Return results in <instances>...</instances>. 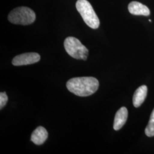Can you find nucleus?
Instances as JSON below:
<instances>
[{
  "label": "nucleus",
  "instance_id": "obj_3",
  "mask_svg": "<svg viewBox=\"0 0 154 154\" xmlns=\"http://www.w3.org/2000/svg\"><path fill=\"white\" fill-rule=\"evenodd\" d=\"M35 14L30 8L21 6L11 11L8 15V20L10 22L22 25L32 24L35 20Z\"/></svg>",
  "mask_w": 154,
  "mask_h": 154
},
{
  "label": "nucleus",
  "instance_id": "obj_4",
  "mask_svg": "<svg viewBox=\"0 0 154 154\" xmlns=\"http://www.w3.org/2000/svg\"><path fill=\"white\" fill-rule=\"evenodd\" d=\"M64 47L69 55L77 60L86 61L88 55V50L75 37H69L64 41Z\"/></svg>",
  "mask_w": 154,
  "mask_h": 154
},
{
  "label": "nucleus",
  "instance_id": "obj_5",
  "mask_svg": "<svg viewBox=\"0 0 154 154\" xmlns=\"http://www.w3.org/2000/svg\"><path fill=\"white\" fill-rule=\"evenodd\" d=\"M40 59V55L37 53H26L16 56L12 60V64L16 66L31 65L38 62Z\"/></svg>",
  "mask_w": 154,
  "mask_h": 154
},
{
  "label": "nucleus",
  "instance_id": "obj_2",
  "mask_svg": "<svg viewBox=\"0 0 154 154\" xmlns=\"http://www.w3.org/2000/svg\"><path fill=\"white\" fill-rule=\"evenodd\" d=\"M76 8L83 21L90 28L94 29L99 28V18L88 1L87 0H78L76 2Z\"/></svg>",
  "mask_w": 154,
  "mask_h": 154
},
{
  "label": "nucleus",
  "instance_id": "obj_6",
  "mask_svg": "<svg viewBox=\"0 0 154 154\" xmlns=\"http://www.w3.org/2000/svg\"><path fill=\"white\" fill-rule=\"evenodd\" d=\"M129 12L133 15L148 16L150 14V11L147 6L137 2L132 1L128 6Z\"/></svg>",
  "mask_w": 154,
  "mask_h": 154
},
{
  "label": "nucleus",
  "instance_id": "obj_7",
  "mask_svg": "<svg viewBox=\"0 0 154 154\" xmlns=\"http://www.w3.org/2000/svg\"><path fill=\"white\" fill-rule=\"evenodd\" d=\"M128 117V110L126 107H122L116 112L113 127L114 129L117 131L121 128L126 122Z\"/></svg>",
  "mask_w": 154,
  "mask_h": 154
},
{
  "label": "nucleus",
  "instance_id": "obj_9",
  "mask_svg": "<svg viewBox=\"0 0 154 154\" xmlns=\"http://www.w3.org/2000/svg\"><path fill=\"white\" fill-rule=\"evenodd\" d=\"M147 94V87L142 85L137 88L133 96V105L135 107H139L143 103Z\"/></svg>",
  "mask_w": 154,
  "mask_h": 154
},
{
  "label": "nucleus",
  "instance_id": "obj_10",
  "mask_svg": "<svg viewBox=\"0 0 154 154\" xmlns=\"http://www.w3.org/2000/svg\"><path fill=\"white\" fill-rule=\"evenodd\" d=\"M145 134L149 137L154 136V109L150 116L149 123L145 129Z\"/></svg>",
  "mask_w": 154,
  "mask_h": 154
},
{
  "label": "nucleus",
  "instance_id": "obj_1",
  "mask_svg": "<svg viewBox=\"0 0 154 154\" xmlns=\"http://www.w3.org/2000/svg\"><path fill=\"white\" fill-rule=\"evenodd\" d=\"M99 85L98 80L91 77L73 78L66 83V87L71 93L82 97L95 93Z\"/></svg>",
  "mask_w": 154,
  "mask_h": 154
},
{
  "label": "nucleus",
  "instance_id": "obj_11",
  "mask_svg": "<svg viewBox=\"0 0 154 154\" xmlns=\"http://www.w3.org/2000/svg\"><path fill=\"white\" fill-rule=\"evenodd\" d=\"M8 100V97L6 95L5 92L1 93H0V109H2L6 104L7 103V102Z\"/></svg>",
  "mask_w": 154,
  "mask_h": 154
},
{
  "label": "nucleus",
  "instance_id": "obj_8",
  "mask_svg": "<svg viewBox=\"0 0 154 154\" xmlns=\"http://www.w3.org/2000/svg\"><path fill=\"white\" fill-rule=\"evenodd\" d=\"M48 132L44 127L39 126L33 131L31 135V141L36 145H41L46 140Z\"/></svg>",
  "mask_w": 154,
  "mask_h": 154
}]
</instances>
